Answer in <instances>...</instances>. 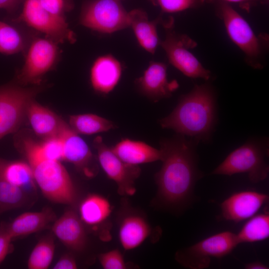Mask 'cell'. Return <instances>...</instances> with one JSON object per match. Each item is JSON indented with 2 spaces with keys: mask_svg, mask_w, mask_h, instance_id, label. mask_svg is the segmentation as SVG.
I'll list each match as a JSON object with an SVG mask.
<instances>
[{
  "mask_svg": "<svg viewBox=\"0 0 269 269\" xmlns=\"http://www.w3.org/2000/svg\"><path fill=\"white\" fill-rule=\"evenodd\" d=\"M199 142L178 134L160 140L162 164L155 180L156 201L162 208L182 212L194 202L196 183L203 176L198 166L196 148Z\"/></svg>",
  "mask_w": 269,
  "mask_h": 269,
  "instance_id": "cell-1",
  "label": "cell"
},
{
  "mask_svg": "<svg viewBox=\"0 0 269 269\" xmlns=\"http://www.w3.org/2000/svg\"><path fill=\"white\" fill-rule=\"evenodd\" d=\"M215 92L209 84L195 85L188 93L182 95L171 113L159 120L163 129L187 135L208 143L217 123Z\"/></svg>",
  "mask_w": 269,
  "mask_h": 269,
  "instance_id": "cell-2",
  "label": "cell"
},
{
  "mask_svg": "<svg viewBox=\"0 0 269 269\" xmlns=\"http://www.w3.org/2000/svg\"><path fill=\"white\" fill-rule=\"evenodd\" d=\"M268 139H252L231 152L211 172L212 175L231 176L246 173L253 183L262 181L268 176Z\"/></svg>",
  "mask_w": 269,
  "mask_h": 269,
  "instance_id": "cell-3",
  "label": "cell"
},
{
  "mask_svg": "<svg viewBox=\"0 0 269 269\" xmlns=\"http://www.w3.org/2000/svg\"><path fill=\"white\" fill-rule=\"evenodd\" d=\"M28 162L34 182L46 198L56 203L74 204L77 199L75 187L60 161L39 159Z\"/></svg>",
  "mask_w": 269,
  "mask_h": 269,
  "instance_id": "cell-4",
  "label": "cell"
},
{
  "mask_svg": "<svg viewBox=\"0 0 269 269\" xmlns=\"http://www.w3.org/2000/svg\"><path fill=\"white\" fill-rule=\"evenodd\" d=\"M237 235L226 231L209 236L175 254L176 261L190 269L209 267L212 258H222L230 254L239 245Z\"/></svg>",
  "mask_w": 269,
  "mask_h": 269,
  "instance_id": "cell-5",
  "label": "cell"
},
{
  "mask_svg": "<svg viewBox=\"0 0 269 269\" xmlns=\"http://www.w3.org/2000/svg\"><path fill=\"white\" fill-rule=\"evenodd\" d=\"M79 20L92 30L112 33L129 27V12L118 0H90L83 4Z\"/></svg>",
  "mask_w": 269,
  "mask_h": 269,
  "instance_id": "cell-6",
  "label": "cell"
},
{
  "mask_svg": "<svg viewBox=\"0 0 269 269\" xmlns=\"http://www.w3.org/2000/svg\"><path fill=\"white\" fill-rule=\"evenodd\" d=\"M22 22L45 34L57 43L76 40L64 16L53 15L45 10L39 0H25L22 11L15 20Z\"/></svg>",
  "mask_w": 269,
  "mask_h": 269,
  "instance_id": "cell-7",
  "label": "cell"
},
{
  "mask_svg": "<svg viewBox=\"0 0 269 269\" xmlns=\"http://www.w3.org/2000/svg\"><path fill=\"white\" fill-rule=\"evenodd\" d=\"M40 90L12 85L0 86V139L18 129L29 104Z\"/></svg>",
  "mask_w": 269,
  "mask_h": 269,
  "instance_id": "cell-8",
  "label": "cell"
},
{
  "mask_svg": "<svg viewBox=\"0 0 269 269\" xmlns=\"http://www.w3.org/2000/svg\"><path fill=\"white\" fill-rule=\"evenodd\" d=\"M218 11L230 39L244 53L252 66L260 68L256 62L262 54L261 40L246 20L227 2L221 3Z\"/></svg>",
  "mask_w": 269,
  "mask_h": 269,
  "instance_id": "cell-9",
  "label": "cell"
},
{
  "mask_svg": "<svg viewBox=\"0 0 269 269\" xmlns=\"http://www.w3.org/2000/svg\"><path fill=\"white\" fill-rule=\"evenodd\" d=\"M93 146L97 150L100 166L107 176L117 184L118 193L121 195H134L136 192L135 181L141 172L138 165L129 164L121 160L101 136L95 138Z\"/></svg>",
  "mask_w": 269,
  "mask_h": 269,
  "instance_id": "cell-10",
  "label": "cell"
},
{
  "mask_svg": "<svg viewBox=\"0 0 269 269\" xmlns=\"http://www.w3.org/2000/svg\"><path fill=\"white\" fill-rule=\"evenodd\" d=\"M57 44L46 38H37L31 42L24 65L17 75L24 85L38 84L43 76L55 65L59 57Z\"/></svg>",
  "mask_w": 269,
  "mask_h": 269,
  "instance_id": "cell-11",
  "label": "cell"
},
{
  "mask_svg": "<svg viewBox=\"0 0 269 269\" xmlns=\"http://www.w3.org/2000/svg\"><path fill=\"white\" fill-rule=\"evenodd\" d=\"M171 25H165L166 36L159 44L165 51L170 63L188 77L208 80L211 78V72L188 50L187 39L172 31Z\"/></svg>",
  "mask_w": 269,
  "mask_h": 269,
  "instance_id": "cell-12",
  "label": "cell"
},
{
  "mask_svg": "<svg viewBox=\"0 0 269 269\" xmlns=\"http://www.w3.org/2000/svg\"><path fill=\"white\" fill-rule=\"evenodd\" d=\"M269 195L254 191H242L232 194L220 204V219L240 222L250 219L268 203Z\"/></svg>",
  "mask_w": 269,
  "mask_h": 269,
  "instance_id": "cell-13",
  "label": "cell"
},
{
  "mask_svg": "<svg viewBox=\"0 0 269 269\" xmlns=\"http://www.w3.org/2000/svg\"><path fill=\"white\" fill-rule=\"evenodd\" d=\"M63 145V158L87 177L97 172L93 154L86 142L65 122L59 134Z\"/></svg>",
  "mask_w": 269,
  "mask_h": 269,
  "instance_id": "cell-14",
  "label": "cell"
},
{
  "mask_svg": "<svg viewBox=\"0 0 269 269\" xmlns=\"http://www.w3.org/2000/svg\"><path fill=\"white\" fill-rule=\"evenodd\" d=\"M135 85L141 94L154 102L170 97L179 86L176 81L168 80L167 66L156 61L149 63Z\"/></svg>",
  "mask_w": 269,
  "mask_h": 269,
  "instance_id": "cell-15",
  "label": "cell"
},
{
  "mask_svg": "<svg viewBox=\"0 0 269 269\" xmlns=\"http://www.w3.org/2000/svg\"><path fill=\"white\" fill-rule=\"evenodd\" d=\"M122 74L120 62L111 54L98 57L93 62L90 73L91 84L97 92L106 95L118 85Z\"/></svg>",
  "mask_w": 269,
  "mask_h": 269,
  "instance_id": "cell-16",
  "label": "cell"
},
{
  "mask_svg": "<svg viewBox=\"0 0 269 269\" xmlns=\"http://www.w3.org/2000/svg\"><path fill=\"white\" fill-rule=\"evenodd\" d=\"M55 236L69 249L83 251L86 245L87 236L83 222L73 210L66 211L52 227Z\"/></svg>",
  "mask_w": 269,
  "mask_h": 269,
  "instance_id": "cell-17",
  "label": "cell"
},
{
  "mask_svg": "<svg viewBox=\"0 0 269 269\" xmlns=\"http://www.w3.org/2000/svg\"><path fill=\"white\" fill-rule=\"evenodd\" d=\"M111 148L121 160L131 165H138L161 159L160 149L139 140L123 138Z\"/></svg>",
  "mask_w": 269,
  "mask_h": 269,
  "instance_id": "cell-18",
  "label": "cell"
},
{
  "mask_svg": "<svg viewBox=\"0 0 269 269\" xmlns=\"http://www.w3.org/2000/svg\"><path fill=\"white\" fill-rule=\"evenodd\" d=\"M26 115L38 136L46 139L59 135L64 121L49 109L33 100L27 107Z\"/></svg>",
  "mask_w": 269,
  "mask_h": 269,
  "instance_id": "cell-19",
  "label": "cell"
},
{
  "mask_svg": "<svg viewBox=\"0 0 269 269\" xmlns=\"http://www.w3.org/2000/svg\"><path fill=\"white\" fill-rule=\"evenodd\" d=\"M159 20H149L146 13L135 9L129 12L131 27L139 45L148 52L154 54L160 44L156 25Z\"/></svg>",
  "mask_w": 269,
  "mask_h": 269,
  "instance_id": "cell-20",
  "label": "cell"
},
{
  "mask_svg": "<svg viewBox=\"0 0 269 269\" xmlns=\"http://www.w3.org/2000/svg\"><path fill=\"white\" fill-rule=\"evenodd\" d=\"M150 233V226L144 218L137 214H129L120 225L119 241L125 250H131L141 245Z\"/></svg>",
  "mask_w": 269,
  "mask_h": 269,
  "instance_id": "cell-21",
  "label": "cell"
},
{
  "mask_svg": "<svg viewBox=\"0 0 269 269\" xmlns=\"http://www.w3.org/2000/svg\"><path fill=\"white\" fill-rule=\"evenodd\" d=\"M53 211L45 208L38 212L22 213L5 226L12 239L28 235L40 231L55 218Z\"/></svg>",
  "mask_w": 269,
  "mask_h": 269,
  "instance_id": "cell-22",
  "label": "cell"
},
{
  "mask_svg": "<svg viewBox=\"0 0 269 269\" xmlns=\"http://www.w3.org/2000/svg\"><path fill=\"white\" fill-rule=\"evenodd\" d=\"M79 212V216L84 223L95 226L102 223L108 218L112 212V206L104 197L92 194L82 200Z\"/></svg>",
  "mask_w": 269,
  "mask_h": 269,
  "instance_id": "cell-23",
  "label": "cell"
},
{
  "mask_svg": "<svg viewBox=\"0 0 269 269\" xmlns=\"http://www.w3.org/2000/svg\"><path fill=\"white\" fill-rule=\"evenodd\" d=\"M69 123V126L74 132L85 135L106 132L116 127L112 121L93 114L71 115Z\"/></svg>",
  "mask_w": 269,
  "mask_h": 269,
  "instance_id": "cell-24",
  "label": "cell"
},
{
  "mask_svg": "<svg viewBox=\"0 0 269 269\" xmlns=\"http://www.w3.org/2000/svg\"><path fill=\"white\" fill-rule=\"evenodd\" d=\"M0 171L11 184L24 189L33 185L34 181L29 163L21 161H7L0 158Z\"/></svg>",
  "mask_w": 269,
  "mask_h": 269,
  "instance_id": "cell-25",
  "label": "cell"
},
{
  "mask_svg": "<svg viewBox=\"0 0 269 269\" xmlns=\"http://www.w3.org/2000/svg\"><path fill=\"white\" fill-rule=\"evenodd\" d=\"M239 244L254 243L267 239L269 237V214L267 210L254 215L244 224L236 234Z\"/></svg>",
  "mask_w": 269,
  "mask_h": 269,
  "instance_id": "cell-26",
  "label": "cell"
},
{
  "mask_svg": "<svg viewBox=\"0 0 269 269\" xmlns=\"http://www.w3.org/2000/svg\"><path fill=\"white\" fill-rule=\"evenodd\" d=\"M27 45L24 35L15 27L0 21V52L15 54L23 50Z\"/></svg>",
  "mask_w": 269,
  "mask_h": 269,
  "instance_id": "cell-27",
  "label": "cell"
},
{
  "mask_svg": "<svg viewBox=\"0 0 269 269\" xmlns=\"http://www.w3.org/2000/svg\"><path fill=\"white\" fill-rule=\"evenodd\" d=\"M26 199L25 190L8 182L0 171V213L21 207Z\"/></svg>",
  "mask_w": 269,
  "mask_h": 269,
  "instance_id": "cell-28",
  "label": "cell"
},
{
  "mask_svg": "<svg viewBox=\"0 0 269 269\" xmlns=\"http://www.w3.org/2000/svg\"><path fill=\"white\" fill-rule=\"evenodd\" d=\"M55 244L52 238L40 240L32 250L27 262L29 269H46L54 255Z\"/></svg>",
  "mask_w": 269,
  "mask_h": 269,
  "instance_id": "cell-29",
  "label": "cell"
},
{
  "mask_svg": "<svg viewBox=\"0 0 269 269\" xmlns=\"http://www.w3.org/2000/svg\"><path fill=\"white\" fill-rule=\"evenodd\" d=\"M37 148L41 157L44 159L60 161L63 158V145L60 136L43 139L37 142Z\"/></svg>",
  "mask_w": 269,
  "mask_h": 269,
  "instance_id": "cell-30",
  "label": "cell"
},
{
  "mask_svg": "<svg viewBox=\"0 0 269 269\" xmlns=\"http://www.w3.org/2000/svg\"><path fill=\"white\" fill-rule=\"evenodd\" d=\"M158 6L162 11L173 13L179 12L195 6L203 0H150Z\"/></svg>",
  "mask_w": 269,
  "mask_h": 269,
  "instance_id": "cell-31",
  "label": "cell"
},
{
  "mask_svg": "<svg viewBox=\"0 0 269 269\" xmlns=\"http://www.w3.org/2000/svg\"><path fill=\"white\" fill-rule=\"evenodd\" d=\"M99 262L104 269H125L127 266L121 252L114 249L101 254L98 257Z\"/></svg>",
  "mask_w": 269,
  "mask_h": 269,
  "instance_id": "cell-32",
  "label": "cell"
},
{
  "mask_svg": "<svg viewBox=\"0 0 269 269\" xmlns=\"http://www.w3.org/2000/svg\"><path fill=\"white\" fill-rule=\"evenodd\" d=\"M39 2L45 10L57 16H64V12L72 6L67 0H39Z\"/></svg>",
  "mask_w": 269,
  "mask_h": 269,
  "instance_id": "cell-33",
  "label": "cell"
},
{
  "mask_svg": "<svg viewBox=\"0 0 269 269\" xmlns=\"http://www.w3.org/2000/svg\"><path fill=\"white\" fill-rule=\"evenodd\" d=\"M12 239L5 226H0V265L11 251Z\"/></svg>",
  "mask_w": 269,
  "mask_h": 269,
  "instance_id": "cell-34",
  "label": "cell"
},
{
  "mask_svg": "<svg viewBox=\"0 0 269 269\" xmlns=\"http://www.w3.org/2000/svg\"><path fill=\"white\" fill-rule=\"evenodd\" d=\"M77 265L75 259L71 256H62L54 266V269H76Z\"/></svg>",
  "mask_w": 269,
  "mask_h": 269,
  "instance_id": "cell-35",
  "label": "cell"
},
{
  "mask_svg": "<svg viewBox=\"0 0 269 269\" xmlns=\"http://www.w3.org/2000/svg\"><path fill=\"white\" fill-rule=\"evenodd\" d=\"M21 1V0H0V8L10 12L14 10Z\"/></svg>",
  "mask_w": 269,
  "mask_h": 269,
  "instance_id": "cell-36",
  "label": "cell"
},
{
  "mask_svg": "<svg viewBox=\"0 0 269 269\" xmlns=\"http://www.w3.org/2000/svg\"><path fill=\"white\" fill-rule=\"evenodd\" d=\"M245 268L247 269H269L264 263L260 261H256L247 263L245 265Z\"/></svg>",
  "mask_w": 269,
  "mask_h": 269,
  "instance_id": "cell-37",
  "label": "cell"
},
{
  "mask_svg": "<svg viewBox=\"0 0 269 269\" xmlns=\"http://www.w3.org/2000/svg\"><path fill=\"white\" fill-rule=\"evenodd\" d=\"M226 2H231L239 3L240 5H242L244 8L246 9L249 8L250 6L254 2H256L257 0H223Z\"/></svg>",
  "mask_w": 269,
  "mask_h": 269,
  "instance_id": "cell-38",
  "label": "cell"
},
{
  "mask_svg": "<svg viewBox=\"0 0 269 269\" xmlns=\"http://www.w3.org/2000/svg\"></svg>",
  "mask_w": 269,
  "mask_h": 269,
  "instance_id": "cell-39",
  "label": "cell"
}]
</instances>
